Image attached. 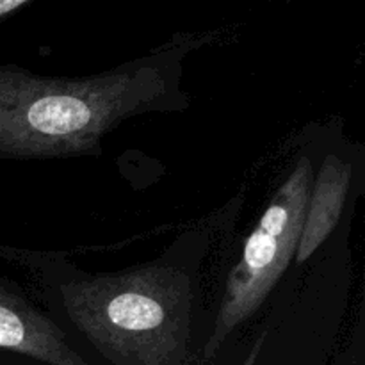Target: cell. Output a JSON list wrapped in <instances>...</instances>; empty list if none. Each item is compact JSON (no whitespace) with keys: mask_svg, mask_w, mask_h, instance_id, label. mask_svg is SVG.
<instances>
[{"mask_svg":"<svg viewBox=\"0 0 365 365\" xmlns=\"http://www.w3.org/2000/svg\"><path fill=\"white\" fill-rule=\"evenodd\" d=\"M351 164L334 153L324 157L319 170L314 171L305 220L294 257L298 264L307 262L337 228L351 189Z\"/></svg>","mask_w":365,"mask_h":365,"instance_id":"cell-5","label":"cell"},{"mask_svg":"<svg viewBox=\"0 0 365 365\" xmlns=\"http://www.w3.org/2000/svg\"><path fill=\"white\" fill-rule=\"evenodd\" d=\"M195 242L114 273H86L68 260H18L86 342L113 365H198L191 359L198 262Z\"/></svg>","mask_w":365,"mask_h":365,"instance_id":"cell-2","label":"cell"},{"mask_svg":"<svg viewBox=\"0 0 365 365\" xmlns=\"http://www.w3.org/2000/svg\"><path fill=\"white\" fill-rule=\"evenodd\" d=\"M312 180V159L299 157L274 189L225 282L212 331L200 356L202 365L212 362L228 335L259 312L296 257Z\"/></svg>","mask_w":365,"mask_h":365,"instance_id":"cell-3","label":"cell"},{"mask_svg":"<svg viewBox=\"0 0 365 365\" xmlns=\"http://www.w3.org/2000/svg\"><path fill=\"white\" fill-rule=\"evenodd\" d=\"M32 2L34 0H0V21L13 16L14 13H18L24 7L31 6Z\"/></svg>","mask_w":365,"mask_h":365,"instance_id":"cell-6","label":"cell"},{"mask_svg":"<svg viewBox=\"0 0 365 365\" xmlns=\"http://www.w3.org/2000/svg\"><path fill=\"white\" fill-rule=\"evenodd\" d=\"M266 339H267V331H262V334L259 335V339L253 342L252 349H250L248 355H246V359L242 360L241 365H257V362H259L260 353H262L264 344H266Z\"/></svg>","mask_w":365,"mask_h":365,"instance_id":"cell-7","label":"cell"},{"mask_svg":"<svg viewBox=\"0 0 365 365\" xmlns=\"http://www.w3.org/2000/svg\"><path fill=\"white\" fill-rule=\"evenodd\" d=\"M0 349L45 365H89L66 331L6 278H0Z\"/></svg>","mask_w":365,"mask_h":365,"instance_id":"cell-4","label":"cell"},{"mask_svg":"<svg viewBox=\"0 0 365 365\" xmlns=\"http://www.w3.org/2000/svg\"><path fill=\"white\" fill-rule=\"evenodd\" d=\"M209 36L175 34L141 57L82 77H46L0 66V159L100 157L102 143L127 120L182 113L184 61Z\"/></svg>","mask_w":365,"mask_h":365,"instance_id":"cell-1","label":"cell"}]
</instances>
